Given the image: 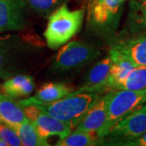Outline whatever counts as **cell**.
Returning <instances> with one entry per match:
<instances>
[{
    "label": "cell",
    "instance_id": "obj_1",
    "mask_svg": "<svg viewBox=\"0 0 146 146\" xmlns=\"http://www.w3.org/2000/svg\"><path fill=\"white\" fill-rule=\"evenodd\" d=\"M84 9L70 10L67 3L58 7L48 16L44 36L49 48L55 50L68 43L83 25Z\"/></svg>",
    "mask_w": 146,
    "mask_h": 146
},
{
    "label": "cell",
    "instance_id": "obj_13",
    "mask_svg": "<svg viewBox=\"0 0 146 146\" xmlns=\"http://www.w3.org/2000/svg\"><path fill=\"white\" fill-rule=\"evenodd\" d=\"M24 110L12 98L0 93V123L15 128L26 119Z\"/></svg>",
    "mask_w": 146,
    "mask_h": 146
},
{
    "label": "cell",
    "instance_id": "obj_22",
    "mask_svg": "<svg viewBox=\"0 0 146 146\" xmlns=\"http://www.w3.org/2000/svg\"><path fill=\"white\" fill-rule=\"evenodd\" d=\"M119 145H131V146H146V131L141 136L122 142Z\"/></svg>",
    "mask_w": 146,
    "mask_h": 146
},
{
    "label": "cell",
    "instance_id": "obj_2",
    "mask_svg": "<svg viewBox=\"0 0 146 146\" xmlns=\"http://www.w3.org/2000/svg\"><path fill=\"white\" fill-rule=\"evenodd\" d=\"M100 98V94L97 93L68 94L52 103L36 106L43 112L65 123L72 129H75L85 113Z\"/></svg>",
    "mask_w": 146,
    "mask_h": 146
},
{
    "label": "cell",
    "instance_id": "obj_16",
    "mask_svg": "<svg viewBox=\"0 0 146 146\" xmlns=\"http://www.w3.org/2000/svg\"><path fill=\"white\" fill-rule=\"evenodd\" d=\"M21 139L24 146H48L50 145L46 139L43 138L36 130L31 120L26 119L14 128Z\"/></svg>",
    "mask_w": 146,
    "mask_h": 146
},
{
    "label": "cell",
    "instance_id": "obj_18",
    "mask_svg": "<svg viewBox=\"0 0 146 146\" xmlns=\"http://www.w3.org/2000/svg\"><path fill=\"white\" fill-rule=\"evenodd\" d=\"M101 144V139L94 132L74 131L58 141L57 146H91Z\"/></svg>",
    "mask_w": 146,
    "mask_h": 146
},
{
    "label": "cell",
    "instance_id": "obj_23",
    "mask_svg": "<svg viewBox=\"0 0 146 146\" xmlns=\"http://www.w3.org/2000/svg\"><path fill=\"white\" fill-rule=\"evenodd\" d=\"M0 146H8V145L3 139L0 138Z\"/></svg>",
    "mask_w": 146,
    "mask_h": 146
},
{
    "label": "cell",
    "instance_id": "obj_17",
    "mask_svg": "<svg viewBox=\"0 0 146 146\" xmlns=\"http://www.w3.org/2000/svg\"><path fill=\"white\" fill-rule=\"evenodd\" d=\"M144 89H146V66H140L133 68L125 78L115 85L114 90H141Z\"/></svg>",
    "mask_w": 146,
    "mask_h": 146
},
{
    "label": "cell",
    "instance_id": "obj_4",
    "mask_svg": "<svg viewBox=\"0 0 146 146\" xmlns=\"http://www.w3.org/2000/svg\"><path fill=\"white\" fill-rule=\"evenodd\" d=\"M127 0H89L87 28L99 36L108 35L117 25L120 7Z\"/></svg>",
    "mask_w": 146,
    "mask_h": 146
},
{
    "label": "cell",
    "instance_id": "obj_20",
    "mask_svg": "<svg viewBox=\"0 0 146 146\" xmlns=\"http://www.w3.org/2000/svg\"><path fill=\"white\" fill-rule=\"evenodd\" d=\"M0 138L5 141L8 145H22L21 139L16 130L9 126L0 123Z\"/></svg>",
    "mask_w": 146,
    "mask_h": 146
},
{
    "label": "cell",
    "instance_id": "obj_9",
    "mask_svg": "<svg viewBox=\"0 0 146 146\" xmlns=\"http://www.w3.org/2000/svg\"><path fill=\"white\" fill-rule=\"evenodd\" d=\"M110 50L119 53L135 67L146 66V34H136L115 41Z\"/></svg>",
    "mask_w": 146,
    "mask_h": 146
},
{
    "label": "cell",
    "instance_id": "obj_7",
    "mask_svg": "<svg viewBox=\"0 0 146 146\" xmlns=\"http://www.w3.org/2000/svg\"><path fill=\"white\" fill-rule=\"evenodd\" d=\"M75 131L94 132L99 136L102 143V139L109 131L106 94L101 97L85 113L75 127Z\"/></svg>",
    "mask_w": 146,
    "mask_h": 146
},
{
    "label": "cell",
    "instance_id": "obj_14",
    "mask_svg": "<svg viewBox=\"0 0 146 146\" xmlns=\"http://www.w3.org/2000/svg\"><path fill=\"white\" fill-rule=\"evenodd\" d=\"M35 87L34 80L29 75H17L7 80L1 85L3 94L14 98H24L31 94Z\"/></svg>",
    "mask_w": 146,
    "mask_h": 146
},
{
    "label": "cell",
    "instance_id": "obj_21",
    "mask_svg": "<svg viewBox=\"0 0 146 146\" xmlns=\"http://www.w3.org/2000/svg\"><path fill=\"white\" fill-rule=\"evenodd\" d=\"M9 35L0 36V77H4L7 74V49L6 43L7 42Z\"/></svg>",
    "mask_w": 146,
    "mask_h": 146
},
{
    "label": "cell",
    "instance_id": "obj_15",
    "mask_svg": "<svg viewBox=\"0 0 146 146\" xmlns=\"http://www.w3.org/2000/svg\"><path fill=\"white\" fill-rule=\"evenodd\" d=\"M127 29L131 33H146V0H131Z\"/></svg>",
    "mask_w": 146,
    "mask_h": 146
},
{
    "label": "cell",
    "instance_id": "obj_6",
    "mask_svg": "<svg viewBox=\"0 0 146 146\" xmlns=\"http://www.w3.org/2000/svg\"><path fill=\"white\" fill-rule=\"evenodd\" d=\"M146 131V104L133 110L110 127L102 139L103 145H118L141 136Z\"/></svg>",
    "mask_w": 146,
    "mask_h": 146
},
{
    "label": "cell",
    "instance_id": "obj_5",
    "mask_svg": "<svg viewBox=\"0 0 146 146\" xmlns=\"http://www.w3.org/2000/svg\"><path fill=\"white\" fill-rule=\"evenodd\" d=\"M146 103V89L141 90L118 89L106 94L109 130L133 110Z\"/></svg>",
    "mask_w": 146,
    "mask_h": 146
},
{
    "label": "cell",
    "instance_id": "obj_19",
    "mask_svg": "<svg viewBox=\"0 0 146 146\" xmlns=\"http://www.w3.org/2000/svg\"><path fill=\"white\" fill-rule=\"evenodd\" d=\"M68 0H21L31 10L43 16H49L58 7Z\"/></svg>",
    "mask_w": 146,
    "mask_h": 146
},
{
    "label": "cell",
    "instance_id": "obj_10",
    "mask_svg": "<svg viewBox=\"0 0 146 146\" xmlns=\"http://www.w3.org/2000/svg\"><path fill=\"white\" fill-rule=\"evenodd\" d=\"M72 92H73L72 87L69 84L63 82H49L42 86L35 95L20 100L18 103L22 108L28 106L50 104L68 96Z\"/></svg>",
    "mask_w": 146,
    "mask_h": 146
},
{
    "label": "cell",
    "instance_id": "obj_12",
    "mask_svg": "<svg viewBox=\"0 0 146 146\" xmlns=\"http://www.w3.org/2000/svg\"><path fill=\"white\" fill-rule=\"evenodd\" d=\"M32 122L34 123L41 136L46 140L48 137L54 136H58L59 140L63 139L69 135L72 130L65 123L43 112L41 110Z\"/></svg>",
    "mask_w": 146,
    "mask_h": 146
},
{
    "label": "cell",
    "instance_id": "obj_8",
    "mask_svg": "<svg viewBox=\"0 0 146 146\" xmlns=\"http://www.w3.org/2000/svg\"><path fill=\"white\" fill-rule=\"evenodd\" d=\"M111 65L112 60L110 55L100 60L89 70L84 78L83 85L70 94L73 95L82 93H97L101 94L109 91L107 88V80Z\"/></svg>",
    "mask_w": 146,
    "mask_h": 146
},
{
    "label": "cell",
    "instance_id": "obj_3",
    "mask_svg": "<svg viewBox=\"0 0 146 146\" xmlns=\"http://www.w3.org/2000/svg\"><path fill=\"white\" fill-rule=\"evenodd\" d=\"M99 50L93 45L82 41L66 43L53 57L51 70L54 72L76 71L91 63L100 55Z\"/></svg>",
    "mask_w": 146,
    "mask_h": 146
},
{
    "label": "cell",
    "instance_id": "obj_11",
    "mask_svg": "<svg viewBox=\"0 0 146 146\" xmlns=\"http://www.w3.org/2000/svg\"><path fill=\"white\" fill-rule=\"evenodd\" d=\"M25 23L21 0H0V32L19 31Z\"/></svg>",
    "mask_w": 146,
    "mask_h": 146
}]
</instances>
